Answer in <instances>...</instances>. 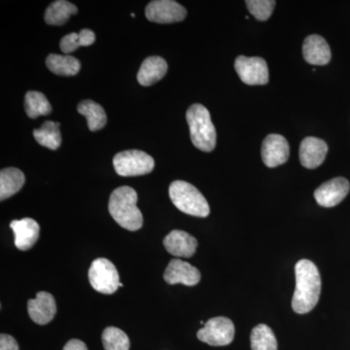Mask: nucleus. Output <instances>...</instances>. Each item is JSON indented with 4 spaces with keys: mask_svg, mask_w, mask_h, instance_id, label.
<instances>
[{
    "mask_svg": "<svg viewBox=\"0 0 350 350\" xmlns=\"http://www.w3.org/2000/svg\"><path fill=\"white\" fill-rule=\"evenodd\" d=\"M77 12L78 9L75 4L66 0H57L46 9L44 19L48 25H63L68 22L70 16Z\"/></svg>",
    "mask_w": 350,
    "mask_h": 350,
    "instance_id": "nucleus-22",
    "label": "nucleus"
},
{
    "mask_svg": "<svg viewBox=\"0 0 350 350\" xmlns=\"http://www.w3.org/2000/svg\"><path fill=\"white\" fill-rule=\"evenodd\" d=\"M250 12L258 21H267L273 12L276 2L273 0H247L245 2Z\"/></svg>",
    "mask_w": 350,
    "mask_h": 350,
    "instance_id": "nucleus-28",
    "label": "nucleus"
},
{
    "mask_svg": "<svg viewBox=\"0 0 350 350\" xmlns=\"http://www.w3.org/2000/svg\"><path fill=\"white\" fill-rule=\"evenodd\" d=\"M167 71V64L163 57L157 56L147 57L138 70V83L142 86H151L160 81Z\"/></svg>",
    "mask_w": 350,
    "mask_h": 350,
    "instance_id": "nucleus-18",
    "label": "nucleus"
},
{
    "mask_svg": "<svg viewBox=\"0 0 350 350\" xmlns=\"http://www.w3.org/2000/svg\"><path fill=\"white\" fill-rule=\"evenodd\" d=\"M349 182L344 177H336L320 185L314 191V198L317 204L323 207H334L349 195Z\"/></svg>",
    "mask_w": 350,
    "mask_h": 350,
    "instance_id": "nucleus-10",
    "label": "nucleus"
},
{
    "mask_svg": "<svg viewBox=\"0 0 350 350\" xmlns=\"http://www.w3.org/2000/svg\"><path fill=\"white\" fill-rule=\"evenodd\" d=\"M64 350H88L87 345L80 340H70L64 345Z\"/></svg>",
    "mask_w": 350,
    "mask_h": 350,
    "instance_id": "nucleus-30",
    "label": "nucleus"
},
{
    "mask_svg": "<svg viewBox=\"0 0 350 350\" xmlns=\"http://www.w3.org/2000/svg\"><path fill=\"white\" fill-rule=\"evenodd\" d=\"M105 350H130V338L125 332L116 327H107L103 334Z\"/></svg>",
    "mask_w": 350,
    "mask_h": 350,
    "instance_id": "nucleus-27",
    "label": "nucleus"
},
{
    "mask_svg": "<svg viewBox=\"0 0 350 350\" xmlns=\"http://www.w3.org/2000/svg\"><path fill=\"white\" fill-rule=\"evenodd\" d=\"M59 123L46 121L39 129L33 131V137L41 146L47 147L51 150H57L62 144Z\"/></svg>",
    "mask_w": 350,
    "mask_h": 350,
    "instance_id": "nucleus-23",
    "label": "nucleus"
},
{
    "mask_svg": "<svg viewBox=\"0 0 350 350\" xmlns=\"http://www.w3.org/2000/svg\"><path fill=\"white\" fill-rule=\"evenodd\" d=\"M25 108L27 116L31 119L46 116L52 111V107L45 94L36 91L27 92L25 94Z\"/></svg>",
    "mask_w": 350,
    "mask_h": 350,
    "instance_id": "nucleus-24",
    "label": "nucleus"
},
{
    "mask_svg": "<svg viewBox=\"0 0 350 350\" xmlns=\"http://www.w3.org/2000/svg\"><path fill=\"white\" fill-rule=\"evenodd\" d=\"M89 282L101 294L115 293L121 285L116 267L105 258H98L89 269Z\"/></svg>",
    "mask_w": 350,
    "mask_h": 350,
    "instance_id": "nucleus-6",
    "label": "nucleus"
},
{
    "mask_svg": "<svg viewBox=\"0 0 350 350\" xmlns=\"http://www.w3.org/2000/svg\"><path fill=\"white\" fill-rule=\"evenodd\" d=\"M303 55L306 63L312 66H326L331 61V49L322 36H308L304 41Z\"/></svg>",
    "mask_w": 350,
    "mask_h": 350,
    "instance_id": "nucleus-17",
    "label": "nucleus"
},
{
    "mask_svg": "<svg viewBox=\"0 0 350 350\" xmlns=\"http://www.w3.org/2000/svg\"><path fill=\"white\" fill-rule=\"evenodd\" d=\"M25 181V174L16 167L0 172V200H4L19 192Z\"/></svg>",
    "mask_w": 350,
    "mask_h": 350,
    "instance_id": "nucleus-19",
    "label": "nucleus"
},
{
    "mask_svg": "<svg viewBox=\"0 0 350 350\" xmlns=\"http://www.w3.org/2000/svg\"><path fill=\"white\" fill-rule=\"evenodd\" d=\"M170 198L182 213L196 217H207L211 213L208 202L204 195L192 184L176 180L170 186Z\"/></svg>",
    "mask_w": 350,
    "mask_h": 350,
    "instance_id": "nucleus-4",
    "label": "nucleus"
},
{
    "mask_svg": "<svg viewBox=\"0 0 350 350\" xmlns=\"http://www.w3.org/2000/svg\"><path fill=\"white\" fill-rule=\"evenodd\" d=\"M186 120L190 129L191 140L198 149L211 152L216 146V131L211 113L204 105L196 103L186 113Z\"/></svg>",
    "mask_w": 350,
    "mask_h": 350,
    "instance_id": "nucleus-3",
    "label": "nucleus"
},
{
    "mask_svg": "<svg viewBox=\"0 0 350 350\" xmlns=\"http://www.w3.org/2000/svg\"><path fill=\"white\" fill-rule=\"evenodd\" d=\"M163 278L170 285L181 283L186 286H195L200 282V273L199 269L189 262L174 259L165 269Z\"/></svg>",
    "mask_w": 350,
    "mask_h": 350,
    "instance_id": "nucleus-12",
    "label": "nucleus"
},
{
    "mask_svg": "<svg viewBox=\"0 0 350 350\" xmlns=\"http://www.w3.org/2000/svg\"><path fill=\"white\" fill-rule=\"evenodd\" d=\"M131 17H135V13H131Z\"/></svg>",
    "mask_w": 350,
    "mask_h": 350,
    "instance_id": "nucleus-31",
    "label": "nucleus"
},
{
    "mask_svg": "<svg viewBox=\"0 0 350 350\" xmlns=\"http://www.w3.org/2000/svg\"><path fill=\"white\" fill-rule=\"evenodd\" d=\"M163 245L167 252L175 257L190 258L197 250L198 241L188 232L174 230L163 239Z\"/></svg>",
    "mask_w": 350,
    "mask_h": 350,
    "instance_id": "nucleus-16",
    "label": "nucleus"
},
{
    "mask_svg": "<svg viewBox=\"0 0 350 350\" xmlns=\"http://www.w3.org/2000/svg\"><path fill=\"white\" fill-rule=\"evenodd\" d=\"M327 152L328 146L324 140L317 137H306L301 142L299 152L301 165L306 169H317L323 163Z\"/></svg>",
    "mask_w": 350,
    "mask_h": 350,
    "instance_id": "nucleus-14",
    "label": "nucleus"
},
{
    "mask_svg": "<svg viewBox=\"0 0 350 350\" xmlns=\"http://www.w3.org/2000/svg\"><path fill=\"white\" fill-rule=\"evenodd\" d=\"M290 147L286 138L280 135H269L262 144V160L268 167H276L289 158Z\"/></svg>",
    "mask_w": 350,
    "mask_h": 350,
    "instance_id": "nucleus-11",
    "label": "nucleus"
},
{
    "mask_svg": "<svg viewBox=\"0 0 350 350\" xmlns=\"http://www.w3.org/2000/svg\"><path fill=\"white\" fill-rule=\"evenodd\" d=\"M46 66L51 72L62 76H75L79 72L81 64L72 56L51 54L46 59Z\"/></svg>",
    "mask_w": 350,
    "mask_h": 350,
    "instance_id": "nucleus-21",
    "label": "nucleus"
},
{
    "mask_svg": "<svg viewBox=\"0 0 350 350\" xmlns=\"http://www.w3.org/2000/svg\"><path fill=\"white\" fill-rule=\"evenodd\" d=\"M135 189L122 186L113 191L108 209L110 215L124 229L137 231L144 225V216L137 206Z\"/></svg>",
    "mask_w": 350,
    "mask_h": 350,
    "instance_id": "nucleus-2",
    "label": "nucleus"
},
{
    "mask_svg": "<svg viewBox=\"0 0 350 350\" xmlns=\"http://www.w3.org/2000/svg\"><path fill=\"white\" fill-rule=\"evenodd\" d=\"M0 350H19V345L12 336L1 334L0 336Z\"/></svg>",
    "mask_w": 350,
    "mask_h": 350,
    "instance_id": "nucleus-29",
    "label": "nucleus"
},
{
    "mask_svg": "<svg viewBox=\"0 0 350 350\" xmlns=\"http://www.w3.org/2000/svg\"><path fill=\"white\" fill-rule=\"evenodd\" d=\"M78 112L86 117L90 131H98L107 125V113L101 105L93 100H83L77 107Z\"/></svg>",
    "mask_w": 350,
    "mask_h": 350,
    "instance_id": "nucleus-20",
    "label": "nucleus"
},
{
    "mask_svg": "<svg viewBox=\"0 0 350 350\" xmlns=\"http://www.w3.org/2000/svg\"><path fill=\"white\" fill-rule=\"evenodd\" d=\"M234 68L244 84L256 86L269 82L268 64L262 57L239 56L234 62Z\"/></svg>",
    "mask_w": 350,
    "mask_h": 350,
    "instance_id": "nucleus-8",
    "label": "nucleus"
},
{
    "mask_svg": "<svg viewBox=\"0 0 350 350\" xmlns=\"http://www.w3.org/2000/svg\"><path fill=\"white\" fill-rule=\"evenodd\" d=\"M197 337L200 342L213 347H224L234 340V323L227 317H214L198 332Z\"/></svg>",
    "mask_w": 350,
    "mask_h": 350,
    "instance_id": "nucleus-7",
    "label": "nucleus"
},
{
    "mask_svg": "<svg viewBox=\"0 0 350 350\" xmlns=\"http://www.w3.org/2000/svg\"><path fill=\"white\" fill-rule=\"evenodd\" d=\"M96 40V34L91 29H82L79 33H69L68 36L62 38L59 43V48L63 51L64 54H70L75 52L79 47H87L92 45Z\"/></svg>",
    "mask_w": 350,
    "mask_h": 350,
    "instance_id": "nucleus-26",
    "label": "nucleus"
},
{
    "mask_svg": "<svg viewBox=\"0 0 350 350\" xmlns=\"http://www.w3.org/2000/svg\"><path fill=\"white\" fill-rule=\"evenodd\" d=\"M145 15L150 22L172 24L185 19L187 11L174 0H155L147 5Z\"/></svg>",
    "mask_w": 350,
    "mask_h": 350,
    "instance_id": "nucleus-9",
    "label": "nucleus"
},
{
    "mask_svg": "<svg viewBox=\"0 0 350 350\" xmlns=\"http://www.w3.org/2000/svg\"><path fill=\"white\" fill-rule=\"evenodd\" d=\"M296 289L292 299V308L299 314L312 312L319 304L321 293V276L319 269L310 260H301L295 266Z\"/></svg>",
    "mask_w": 350,
    "mask_h": 350,
    "instance_id": "nucleus-1",
    "label": "nucleus"
},
{
    "mask_svg": "<svg viewBox=\"0 0 350 350\" xmlns=\"http://www.w3.org/2000/svg\"><path fill=\"white\" fill-rule=\"evenodd\" d=\"M27 312L32 321L38 325H46L56 315V301L53 295L48 292H39L36 299H31L27 303Z\"/></svg>",
    "mask_w": 350,
    "mask_h": 350,
    "instance_id": "nucleus-13",
    "label": "nucleus"
},
{
    "mask_svg": "<svg viewBox=\"0 0 350 350\" xmlns=\"http://www.w3.org/2000/svg\"><path fill=\"white\" fill-rule=\"evenodd\" d=\"M11 229L15 236L14 243L18 250L25 251L31 250L39 238L40 227L36 220L24 218L14 220L10 223Z\"/></svg>",
    "mask_w": 350,
    "mask_h": 350,
    "instance_id": "nucleus-15",
    "label": "nucleus"
},
{
    "mask_svg": "<svg viewBox=\"0 0 350 350\" xmlns=\"http://www.w3.org/2000/svg\"><path fill=\"white\" fill-rule=\"evenodd\" d=\"M115 172L121 176H139L150 174L155 167L154 159L140 150L120 152L113 158Z\"/></svg>",
    "mask_w": 350,
    "mask_h": 350,
    "instance_id": "nucleus-5",
    "label": "nucleus"
},
{
    "mask_svg": "<svg viewBox=\"0 0 350 350\" xmlns=\"http://www.w3.org/2000/svg\"><path fill=\"white\" fill-rule=\"evenodd\" d=\"M252 350H278V340L273 330L265 324H259L250 336Z\"/></svg>",
    "mask_w": 350,
    "mask_h": 350,
    "instance_id": "nucleus-25",
    "label": "nucleus"
}]
</instances>
